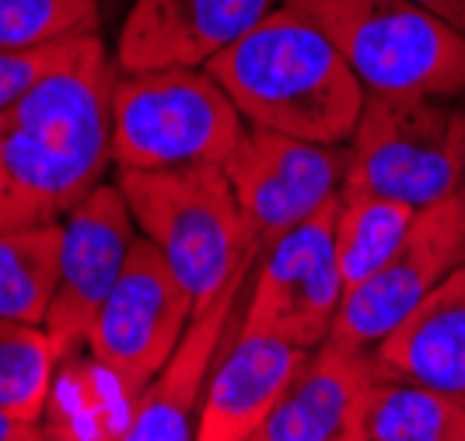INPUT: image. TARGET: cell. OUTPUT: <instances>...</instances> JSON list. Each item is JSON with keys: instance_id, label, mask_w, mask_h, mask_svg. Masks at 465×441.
Returning a JSON list of instances; mask_svg holds the SVG:
<instances>
[{"instance_id": "cell-1", "label": "cell", "mask_w": 465, "mask_h": 441, "mask_svg": "<svg viewBox=\"0 0 465 441\" xmlns=\"http://www.w3.org/2000/svg\"><path fill=\"white\" fill-rule=\"evenodd\" d=\"M116 60L98 39L0 113V235L60 225L113 168Z\"/></svg>"}, {"instance_id": "cell-2", "label": "cell", "mask_w": 465, "mask_h": 441, "mask_svg": "<svg viewBox=\"0 0 465 441\" xmlns=\"http://www.w3.org/2000/svg\"><path fill=\"white\" fill-rule=\"evenodd\" d=\"M203 70L249 126L319 144H347L368 98L336 43L287 0Z\"/></svg>"}, {"instance_id": "cell-3", "label": "cell", "mask_w": 465, "mask_h": 441, "mask_svg": "<svg viewBox=\"0 0 465 441\" xmlns=\"http://www.w3.org/2000/svg\"><path fill=\"white\" fill-rule=\"evenodd\" d=\"M116 186L137 232L164 256L196 305L262 256L224 168L116 172Z\"/></svg>"}, {"instance_id": "cell-4", "label": "cell", "mask_w": 465, "mask_h": 441, "mask_svg": "<svg viewBox=\"0 0 465 441\" xmlns=\"http://www.w3.org/2000/svg\"><path fill=\"white\" fill-rule=\"evenodd\" d=\"M245 116L207 70H119L113 85V168H224Z\"/></svg>"}, {"instance_id": "cell-5", "label": "cell", "mask_w": 465, "mask_h": 441, "mask_svg": "<svg viewBox=\"0 0 465 441\" xmlns=\"http://www.w3.org/2000/svg\"><path fill=\"white\" fill-rule=\"evenodd\" d=\"M343 53L368 95L462 98L465 39L413 0H287Z\"/></svg>"}, {"instance_id": "cell-6", "label": "cell", "mask_w": 465, "mask_h": 441, "mask_svg": "<svg viewBox=\"0 0 465 441\" xmlns=\"http://www.w3.org/2000/svg\"><path fill=\"white\" fill-rule=\"evenodd\" d=\"M343 189L427 210L465 189V102L368 95Z\"/></svg>"}, {"instance_id": "cell-7", "label": "cell", "mask_w": 465, "mask_h": 441, "mask_svg": "<svg viewBox=\"0 0 465 441\" xmlns=\"http://www.w3.org/2000/svg\"><path fill=\"white\" fill-rule=\"evenodd\" d=\"M196 302L164 256L137 235L130 259L105 298L88 350L130 403L168 365L193 323Z\"/></svg>"}, {"instance_id": "cell-8", "label": "cell", "mask_w": 465, "mask_h": 441, "mask_svg": "<svg viewBox=\"0 0 465 441\" xmlns=\"http://www.w3.org/2000/svg\"><path fill=\"white\" fill-rule=\"evenodd\" d=\"M340 204V200H336ZM336 204L302 221L259 256L249 302L238 316L242 333L277 336L294 347H322L347 298L336 263Z\"/></svg>"}, {"instance_id": "cell-9", "label": "cell", "mask_w": 465, "mask_h": 441, "mask_svg": "<svg viewBox=\"0 0 465 441\" xmlns=\"http://www.w3.org/2000/svg\"><path fill=\"white\" fill-rule=\"evenodd\" d=\"M347 144L287 137L262 126H245L232 158L224 162L234 200L259 253L336 204L347 183Z\"/></svg>"}, {"instance_id": "cell-10", "label": "cell", "mask_w": 465, "mask_h": 441, "mask_svg": "<svg viewBox=\"0 0 465 441\" xmlns=\"http://www.w3.org/2000/svg\"><path fill=\"white\" fill-rule=\"evenodd\" d=\"M465 263V193L420 210L396 256L364 284L347 291L329 340L374 350L402 326L441 280Z\"/></svg>"}, {"instance_id": "cell-11", "label": "cell", "mask_w": 465, "mask_h": 441, "mask_svg": "<svg viewBox=\"0 0 465 441\" xmlns=\"http://www.w3.org/2000/svg\"><path fill=\"white\" fill-rule=\"evenodd\" d=\"M134 242L137 221L116 183L94 186L60 221V277L43 323L56 361L88 344V333L113 295Z\"/></svg>"}, {"instance_id": "cell-12", "label": "cell", "mask_w": 465, "mask_h": 441, "mask_svg": "<svg viewBox=\"0 0 465 441\" xmlns=\"http://www.w3.org/2000/svg\"><path fill=\"white\" fill-rule=\"evenodd\" d=\"M256 263L259 259L245 263L213 298L196 305L183 344L134 399L130 420L113 441H196V420H200L210 372L242 316L238 302L249 291Z\"/></svg>"}, {"instance_id": "cell-13", "label": "cell", "mask_w": 465, "mask_h": 441, "mask_svg": "<svg viewBox=\"0 0 465 441\" xmlns=\"http://www.w3.org/2000/svg\"><path fill=\"white\" fill-rule=\"evenodd\" d=\"M283 0H137L116 39V67L203 70Z\"/></svg>"}, {"instance_id": "cell-14", "label": "cell", "mask_w": 465, "mask_h": 441, "mask_svg": "<svg viewBox=\"0 0 465 441\" xmlns=\"http://www.w3.org/2000/svg\"><path fill=\"white\" fill-rule=\"evenodd\" d=\"M374 354L326 340L280 396L252 441H371L368 410L374 393Z\"/></svg>"}, {"instance_id": "cell-15", "label": "cell", "mask_w": 465, "mask_h": 441, "mask_svg": "<svg viewBox=\"0 0 465 441\" xmlns=\"http://www.w3.org/2000/svg\"><path fill=\"white\" fill-rule=\"evenodd\" d=\"M312 350L294 347L277 336L228 333L217 365L210 372L196 441H252L266 417L277 410L280 396L291 389Z\"/></svg>"}, {"instance_id": "cell-16", "label": "cell", "mask_w": 465, "mask_h": 441, "mask_svg": "<svg viewBox=\"0 0 465 441\" xmlns=\"http://www.w3.org/2000/svg\"><path fill=\"white\" fill-rule=\"evenodd\" d=\"M371 354L378 372L465 396V263Z\"/></svg>"}, {"instance_id": "cell-17", "label": "cell", "mask_w": 465, "mask_h": 441, "mask_svg": "<svg viewBox=\"0 0 465 441\" xmlns=\"http://www.w3.org/2000/svg\"><path fill=\"white\" fill-rule=\"evenodd\" d=\"M417 207L399 204V200H385V196H371V193H340L336 204V263L347 291L357 284L374 277L396 249L406 242V235L417 221Z\"/></svg>"}, {"instance_id": "cell-18", "label": "cell", "mask_w": 465, "mask_h": 441, "mask_svg": "<svg viewBox=\"0 0 465 441\" xmlns=\"http://www.w3.org/2000/svg\"><path fill=\"white\" fill-rule=\"evenodd\" d=\"M368 438L465 441V396L378 372L368 410Z\"/></svg>"}, {"instance_id": "cell-19", "label": "cell", "mask_w": 465, "mask_h": 441, "mask_svg": "<svg viewBox=\"0 0 465 441\" xmlns=\"http://www.w3.org/2000/svg\"><path fill=\"white\" fill-rule=\"evenodd\" d=\"M60 277V225L0 235V316L43 326Z\"/></svg>"}, {"instance_id": "cell-20", "label": "cell", "mask_w": 465, "mask_h": 441, "mask_svg": "<svg viewBox=\"0 0 465 441\" xmlns=\"http://www.w3.org/2000/svg\"><path fill=\"white\" fill-rule=\"evenodd\" d=\"M56 350L43 326L0 316V414L18 424L46 417Z\"/></svg>"}, {"instance_id": "cell-21", "label": "cell", "mask_w": 465, "mask_h": 441, "mask_svg": "<svg viewBox=\"0 0 465 441\" xmlns=\"http://www.w3.org/2000/svg\"><path fill=\"white\" fill-rule=\"evenodd\" d=\"M98 0H0V49H32L98 35Z\"/></svg>"}, {"instance_id": "cell-22", "label": "cell", "mask_w": 465, "mask_h": 441, "mask_svg": "<svg viewBox=\"0 0 465 441\" xmlns=\"http://www.w3.org/2000/svg\"><path fill=\"white\" fill-rule=\"evenodd\" d=\"M102 35H77L64 43H49V46L32 49H0V113L11 109L15 102H22L35 85H43L56 70H67L77 64Z\"/></svg>"}, {"instance_id": "cell-23", "label": "cell", "mask_w": 465, "mask_h": 441, "mask_svg": "<svg viewBox=\"0 0 465 441\" xmlns=\"http://www.w3.org/2000/svg\"><path fill=\"white\" fill-rule=\"evenodd\" d=\"M22 441H94L88 438L77 424H70L67 417H60V414H53V417H43L39 424H32L28 431H25Z\"/></svg>"}, {"instance_id": "cell-24", "label": "cell", "mask_w": 465, "mask_h": 441, "mask_svg": "<svg viewBox=\"0 0 465 441\" xmlns=\"http://www.w3.org/2000/svg\"><path fill=\"white\" fill-rule=\"evenodd\" d=\"M423 11H430L434 18H441L448 28H455L465 39V0H413Z\"/></svg>"}, {"instance_id": "cell-25", "label": "cell", "mask_w": 465, "mask_h": 441, "mask_svg": "<svg viewBox=\"0 0 465 441\" xmlns=\"http://www.w3.org/2000/svg\"><path fill=\"white\" fill-rule=\"evenodd\" d=\"M28 427H32V424H18V420H11L0 414V441H22Z\"/></svg>"}, {"instance_id": "cell-26", "label": "cell", "mask_w": 465, "mask_h": 441, "mask_svg": "<svg viewBox=\"0 0 465 441\" xmlns=\"http://www.w3.org/2000/svg\"><path fill=\"white\" fill-rule=\"evenodd\" d=\"M462 193H465V189H462Z\"/></svg>"}]
</instances>
